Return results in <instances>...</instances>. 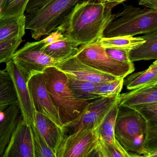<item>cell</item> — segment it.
Listing matches in <instances>:
<instances>
[{"mask_svg": "<svg viewBox=\"0 0 157 157\" xmlns=\"http://www.w3.org/2000/svg\"><path fill=\"white\" fill-rule=\"evenodd\" d=\"M108 2L82 0L65 17L56 30L64 37L86 45L99 40L112 18Z\"/></svg>", "mask_w": 157, "mask_h": 157, "instance_id": "1", "label": "cell"}, {"mask_svg": "<svg viewBox=\"0 0 157 157\" xmlns=\"http://www.w3.org/2000/svg\"><path fill=\"white\" fill-rule=\"evenodd\" d=\"M82 0H29L26 8L25 28L34 39L55 31L75 5Z\"/></svg>", "mask_w": 157, "mask_h": 157, "instance_id": "2", "label": "cell"}, {"mask_svg": "<svg viewBox=\"0 0 157 157\" xmlns=\"http://www.w3.org/2000/svg\"><path fill=\"white\" fill-rule=\"evenodd\" d=\"M42 74L63 126L78 119L90 102L75 98L68 85L67 75L56 66L47 67Z\"/></svg>", "mask_w": 157, "mask_h": 157, "instance_id": "3", "label": "cell"}, {"mask_svg": "<svg viewBox=\"0 0 157 157\" xmlns=\"http://www.w3.org/2000/svg\"><path fill=\"white\" fill-rule=\"evenodd\" d=\"M157 31V11L124 6L121 12L113 14L103 34L104 37L134 36Z\"/></svg>", "mask_w": 157, "mask_h": 157, "instance_id": "4", "label": "cell"}, {"mask_svg": "<svg viewBox=\"0 0 157 157\" xmlns=\"http://www.w3.org/2000/svg\"><path fill=\"white\" fill-rule=\"evenodd\" d=\"M75 56L81 62L92 68L116 77L124 78L135 71L133 62L126 63L109 57L99 41L80 45Z\"/></svg>", "mask_w": 157, "mask_h": 157, "instance_id": "5", "label": "cell"}, {"mask_svg": "<svg viewBox=\"0 0 157 157\" xmlns=\"http://www.w3.org/2000/svg\"><path fill=\"white\" fill-rule=\"evenodd\" d=\"M147 120L138 111L119 106L114 135L127 152L136 138L145 134Z\"/></svg>", "mask_w": 157, "mask_h": 157, "instance_id": "6", "label": "cell"}, {"mask_svg": "<svg viewBox=\"0 0 157 157\" xmlns=\"http://www.w3.org/2000/svg\"><path fill=\"white\" fill-rule=\"evenodd\" d=\"M119 96L101 97L90 102L80 117L63 127L64 136L81 130L97 128L113 105Z\"/></svg>", "mask_w": 157, "mask_h": 157, "instance_id": "7", "label": "cell"}, {"mask_svg": "<svg viewBox=\"0 0 157 157\" xmlns=\"http://www.w3.org/2000/svg\"><path fill=\"white\" fill-rule=\"evenodd\" d=\"M43 40L27 42L12 56V61L29 77L34 73H42L48 66H56L59 63L43 51Z\"/></svg>", "mask_w": 157, "mask_h": 157, "instance_id": "8", "label": "cell"}, {"mask_svg": "<svg viewBox=\"0 0 157 157\" xmlns=\"http://www.w3.org/2000/svg\"><path fill=\"white\" fill-rule=\"evenodd\" d=\"M98 142L97 128L78 131L63 137L56 157H95Z\"/></svg>", "mask_w": 157, "mask_h": 157, "instance_id": "9", "label": "cell"}, {"mask_svg": "<svg viewBox=\"0 0 157 157\" xmlns=\"http://www.w3.org/2000/svg\"><path fill=\"white\" fill-rule=\"evenodd\" d=\"M27 86L36 112L48 117L60 127H63L59 111L47 90L42 73L32 74L29 77Z\"/></svg>", "mask_w": 157, "mask_h": 157, "instance_id": "10", "label": "cell"}, {"mask_svg": "<svg viewBox=\"0 0 157 157\" xmlns=\"http://www.w3.org/2000/svg\"><path fill=\"white\" fill-rule=\"evenodd\" d=\"M5 69L13 80L23 120L31 127L35 126L36 112L27 86L28 76L12 60L6 63Z\"/></svg>", "mask_w": 157, "mask_h": 157, "instance_id": "11", "label": "cell"}, {"mask_svg": "<svg viewBox=\"0 0 157 157\" xmlns=\"http://www.w3.org/2000/svg\"><path fill=\"white\" fill-rule=\"evenodd\" d=\"M56 66L67 76L95 84L105 83L119 78L92 68L81 62L75 55L60 62Z\"/></svg>", "mask_w": 157, "mask_h": 157, "instance_id": "12", "label": "cell"}, {"mask_svg": "<svg viewBox=\"0 0 157 157\" xmlns=\"http://www.w3.org/2000/svg\"><path fill=\"white\" fill-rule=\"evenodd\" d=\"M3 157H35L31 127L23 117L12 135Z\"/></svg>", "mask_w": 157, "mask_h": 157, "instance_id": "13", "label": "cell"}, {"mask_svg": "<svg viewBox=\"0 0 157 157\" xmlns=\"http://www.w3.org/2000/svg\"><path fill=\"white\" fill-rule=\"evenodd\" d=\"M119 106L138 110L157 102V82L119 95Z\"/></svg>", "mask_w": 157, "mask_h": 157, "instance_id": "14", "label": "cell"}, {"mask_svg": "<svg viewBox=\"0 0 157 157\" xmlns=\"http://www.w3.org/2000/svg\"><path fill=\"white\" fill-rule=\"evenodd\" d=\"M17 104L11 105L3 111L0 120V157H3L12 135L22 118Z\"/></svg>", "mask_w": 157, "mask_h": 157, "instance_id": "15", "label": "cell"}, {"mask_svg": "<svg viewBox=\"0 0 157 157\" xmlns=\"http://www.w3.org/2000/svg\"><path fill=\"white\" fill-rule=\"evenodd\" d=\"M35 124L50 148L56 155L64 137L62 127L56 124L46 115L37 112L36 113Z\"/></svg>", "mask_w": 157, "mask_h": 157, "instance_id": "16", "label": "cell"}, {"mask_svg": "<svg viewBox=\"0 0 157 157\" xmlns=\"http://www.w3.org/2000/svg\"><path fill=\"white\" fill-rule=\"evenodd\" d=\"M79 46L78 42L65 37L48 45L44 44L42 50L48 56L60 62L76 55Z\"/></svg>", "mask_w": 157, "mask_h": 157, "instance_id": "17", "label": "cell"}, {"mask_svg": "<svg viewBox=\"0 0 157 157\" xmlns=\"http://www.w3.org/2000/svg\"><path fill=\"white\" fill-rule=\"evenodd\" d=\"M142 38L145 42L130 50L129 58L132 62L157 60V31L147 33Z\"/></svg>", "mask_w": 157, "mask_h": 157, "instance_id": "18", "label": "cell"}, {"mask_svg": "<svg viewBox=\"0 0 157 157\" xmlns=\"http://www.w3.org/2000/svg\"><path fill=\"white\" fill-rule=\"evenodd\" d=\"M25 14L14 16L0 17V42L25 34Z\"/></svg>", "mask_w": 157, "mask_h": 157, "instance_id": "19", "label": "cell"}, {"mask_svg": "<svg viewBox=\"0 0 157 157\" xmlns=\"http://www.w3.org/2000/svg\"><path fill=\"white\" fill-rule=\"evenodd\" d=\"M124 80V84L128 90L140 88L157 82V60L146 70L130 74Z\"/></svg>", "mask_w": 157, "mask_h": 157, "instance_id": "20", "label": "cell"}, {"mask_svg": "<svg viewBox=\"0 0 157 157\" xmlns=\"http://www.w3.org/2000/svg\"><path fill=\"white\" fill-rule=\"evenodd\" d=\"M67 77L68 85L76 99L90 101L101 97L95 94L98 84L75 79L68 76Z\"/></svg>", "mask_w": 157, "mask_h": 157, "instance_id": "21", "label": "cell"}, {"mask_svg": "<svg viewBox=\"0 0 157 157\" xmlns=\"http://www.w3.org/2000/svg\"><path fill=\"white\" fill-rule=\"evenodd\" d=\"M119 98L106 114L101 124L97 127L98 138L101 140L108 142L117 141L114 135V129L119 110Z\"/></svg>", "mask_w": 157, "mask_h": 157, "instance_id": "22", "label": "cell"}, {"mask_svg": "<svg viewBox=\"0 0 157 157\" xmlns=\"http://www.w3.org/2000/svg\"><path fill=\"white\" fill-rule=\"evenodd\" d=\"M16 104L17 97L12 78L6 69L0 70V107Z\"/></svg>", "mask_w": 157, "mask_h": 157, "instance_id": "23", "label": "cell"}, {"mask_svg": "<svg viewBox=\"0 0 157 157\" xmlns=\"http://www.w3.org/2000/svg\"><path fill=\"white\" fill-rule=\"evenodd\" d=\"M99 42L104 48H113L131 50L144 43L145 41L141 37L124 36L110 37H102L99 40Z\"/></svg>", "mask_w": 157, "mask_h": 157, "instance_id": "24", "label": "cell"}, {"mask_svg": "<svg viewBox=\"0 0 157 157\" xmlns=\"http://www.w3.org/2000/svg\"><path fill=\"white\" fill-rule=\"evenodd\" d=\"M95 157H134L121 146L118 141L108 142L98 138L95 150Z\"/></svg>", "mask_w": 157, "mask_h": 157, "instance_id": "25", "label": "cell"}, {"mask_svg": "<svg viewBox=\"0 0 157 157\" xmlns=\"http://www.w3.org/2000/svg\"><path fill=\"white\" fill-rule=\"evenodd\" d=\"M31 127L35 157H56L36 125Z\"/></svg>", "mask_w": 157, "mask_h": 157, "instance_id": "26", "label": "cell"}, {"mask_svg": "<svg viewBox=\"0 0 157 157\" xmlns=\"http://www.w3.org/2000/svg\"><path fill=\"white\" fill-rule=\"evenodd\" d=\"M23 37L17 36L0 42V64L12 60L13 54L23 41Z\"/></svg>", "mask_w": 157, "mask_h": 157, "instance_id": "27", "label": "cell"}, {"mask_svg": "<svg viewBox=\"0 0 157 157\" xmlns=\"http://www.w3.org/2000/svg\"><path fill=\"white\" fill-rule=\"evenodd\" d=\"M124 78H117L113 81L98 84L95 94L100 97L119 96L122 89Z\"/></svg>", "mask_w": 157, "mask_h": 157, "instance_id": "28", "label": "cell"}, {"mask_svg": "<svg viewBox=\"0 0 157 157\" xmlns=\"http://www.w3.org/2000/svg\"><path fill=\"white\" fill-rule=\"evenodd\" d=\"M145 154L157 149V118L147 120L144 141Z\"/></svg>", "mask_w": 157, "mask_h": 157, "instance_id": "29", "label": "cell"}, {"mask_svg": "<svg viewBox=\"0 0 157 157\" xmlns=\"http://www.w3.org/2000/svg\"><path fill=\"white\" fill-rule=\"evenodd\" d=\"M29 0H6L0 10V17H7L24 14Z\"/></svg>", "mask_w": 157, "mask_h": 157, "instance_id": "30", "label": "cell"}, {"mask_svg": "<svg viewBox=\"0 0 157 157\" xmlns=\"http://www.w3.org/2000/svg\"><path fill=\"white\" fill-rule=\"evenodd\" d=\"M104 49L107 54L114 60L126 63H133L129 58L130 49L113 48H106Z\"/></svg>", "mask_w": 157, "mask_h": 157, "instance_id": "31", "label": "cell"}, {"mask_svg": "<svg viewBox=\"0 0 157 157\" xmlns=\"http://www.w3.org/2000/svg\"><path fill=\"white\" fill-rule=\"evenodd\" d=\"M137 111L146 120L157 118V102L143 107Z\"/></svg>", "mask_w": 157, "mask_h": 157, "instance_id": "32", "label": "cell"}, {"mask_svg": "<svg viewBox=\"0 0 157 157\" xmlns=\"http://www.w3.org/2000/svg\"><path fill=\"white\" fill-rule=\"evenodd\" d=\"M63 35L59 30H56L48 35L47 37L43 39V41L44 45H48L56 41L65 38Z\"/></svg>", "mask_w": 157, "mask_h": 157, "instance_id": "33", "label": "cell"}, {"mask_svg": "<svg viewBox=\"0 0 157 157\" xmlns=\"http://www.w3.org/2000/svg\"><path fill=\"white\" fill-rule=\"evenodd\" d=\"M139 5L157 11V0H140Z\"/></svg>", "mask_w": 157, "mask_h": 157, "instance_id": "34", "label": "cell"}, {"mask_svg": "<svg viewBox=\"0 0 157 157\" xmlns=\"http://www.w3.org/2000/svg\"><path fill=\"white\" fill-rule=\"evenodd\" d=\"M127 1L128 0H109L108 3L113 8L116 6L122 3Z\"/></svg>", "mask_w": 157, "mask_h": 157, "instance_id": "35", "label": "cell"}, {"mask_svg": "<svg viewBox=\"0 0 157 157\" xmlns=\"http://www.w3.org/2000/svg\"><path fill=\"white\" fill-rule=\"evenodd\" d=\"M144 157H157V149L155 150V151H152V152H149V153H147Z\"/></svg>", "mask_w": 157, "mask_h": 157, "instance_id": "36", "label": "cell"}, {"mask_svg": "<svg viewBox=\"0 0 157 157\" xmlns=\"http://www.w3.org/2000/svg\"><path fill=\"white\" fill-rule=\"evenodd\" d=\"M89 1H93V2H108L109 0H89Z\"/></svg>", "mask_w": 157, "mask_h": 157, "instance_id": "37", "label": "cell"}, {"mask_svg": "<svg viewBox=\"0 0 157 157\" xmlns=\"http://www.w3.org/2000/svg\"><path fill=\"white\" fill-rule=\"evenodd\" d=\"M6 0H0V10L2 8Z\"/></svg>", "mask_w": 157, "mask_h": 157, "instance_id": "38", "label": "cell"}, {"mask_svg": "<svg viewBox=\"0 0 157 157\" xmlns=\"http://www.w3.org/2000/svg\"><path fill=\"white\" fill-rule=\"evenodd\" d=\"M6 108H4V107H0V112H3Z\"/></svg>", "mask_w": 157, "mask_h": 157, "instance_id": "39", "label": "cell"}]
</instances>
